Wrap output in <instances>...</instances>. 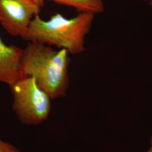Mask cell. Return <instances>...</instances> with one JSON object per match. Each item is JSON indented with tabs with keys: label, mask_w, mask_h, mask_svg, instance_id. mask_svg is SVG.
Listing matches in <instances>:
<instances>
[{
	"label": "cell",
	"mask_w": 152,
	"mask_h": 152,
	"mask_svg": "<svg viewBox=\"0 0 152 152\" xmlns=\"http://www.w3.org/2000/svg\"><path fill=\"white\" fill-rule=\"evenodd\" d=\"M68 51L55 50L38 42L23 49L21 68L24 77H32L52 100L65 96L69 85Z\"/></svg>",
	"instance_id": "1"
},
{
	"label": "cell",
	"mask_w": 152,
	"mask_h": 152,
	"mask_svg": "<svg viewBox=\"0 0 152 152\" xmlns=\"http://www.w3.org/2000/svg\"><path fill=\"white\" fill-rule=\"evenodd\" d=\"M95 15L80 12L68 19L56 13L44 20L38 14L33 18L22 38L29 42L56 46L71 54H79L85 50V38L92 27Z\"/></svg>",
	"instance_id": "2"
},
{
	"label": "cell",
	"mask_w": 152,
	"mask_h": 152,
	"mask_svg": "<svg viewBox=\"0 0 152 152\" xmlns=\"http://www.w3.org/2000/svg\"><path fill=\"white\" fill-rule=\"evenodd\" d=\"M13 102L12 109L24 125L37 126L48 119L51 99L32 77H24L9 86Z\"/></svg>",
	"instance_id": "3"
},
{
	"label": "cell",
	"mask_w": 152,
	"mask_h": 152,
	"mask_svg": "<svg viewBox=\"0 0 152 152\" xmlns=\"http://www.w3.org/2000/svg\"><path fill=\"white\" fill-rule=\"evenodd\" d=\"M40 11L33 0H0V23L9 34L23 38Z\"/></svg>",
	"instance_id": "4"
},
{
	"label": "cell",
	"mask_w": 152,
	"mask_h": 152,
	"mask_svg": "<svg viewBox=\"0 0 152 152\" xmlns=\"http://www.w3.org/2000/svg\"><path fill=\"white\" fill-rule=\"evenodd\" d=\"M23 49L7 45L0 37V82L9 86L24 76L21 68Z\"/></svg>",
	"instance_id": "5"
},
{
	"label": "cell",
	"mask_w": 152,
	"mask_h": 152,
	"mask_svg": "<svg viewBox=\"0 0 152 152\" xmlns=\"http://www.w3.org/2000/svg\"><path fill=\"white\" fill-rule=\"evenodd\" d=\"M55 2L75 8L80 12L91 13L94 15L104 10L103 0H50Z\"/></svg>",
	"instance_id": "6"
},
{
	"label": "cell",
	"mask_w": 152,
	"mask_h": 152,
	"mask_svg": "<svg viewBox=\"0 0 152 152\" xmlns=\"http://www.w3.org/2000/svg\"><path fill=\"white\" fill-rule=\"evenodd\" d=\"M0 152H21L20 151L11 143L4 141L0 137Z\"/></svg>",
	"instance_id": "7"
},
{
	"label": "cell",
	"mask_w": 152,
	"mask_h": 152,
	"mask_svg": "<svg viewBox=\"0 0 152 152\" xmlns=\"http://www.w3.org/2000/svg\"><path fill=\"white\" fill-rule=\"evenodd\" d=\"M37 5L40 7H42L44 5V3H45V0H33Z\"/></svg>",
	"instance_id": "8"
},
{
	"label": "cell",
	"mask_w": 152,
	"mask_h": 152,
	"mask_svg": "<svg viewBox=\"0 0 152 152\" xmlns=\"http://www.w3.org/2000/svg\"><path fill=\"white\" fill-rule=\"evenodd\" d=\"M147 152H152V136L151 139V141H150V147Z\"/></svg>",
	"instance_id": "9"
},
{
	"label": "cell",
	"mask_w": 152,
	"mask_h": 152,
	"mask_svg": "<svg viewBox=\"0 0 152 152\" xmlns=\"http://www.w3.org/2000/svg\"><path fill=\"white\" fill-rule=\"evenodd\" d=\"M149 5L152 7V0H149Z\"/></svg>",
	"instance_id": "10"
},
{
	"label": "cell",
	"mask_w": 152,
	"mask_h": 152,
	"mask_svg": "<svg viewBox=\"0 0 152 152\" xmlns=\"http://www.w3.org/2000/svg\"><path fill=\"white\" fill-rule=\"evenodd\" d=\"M141 1H149V0H141Z\"/></svg>",
	"instance_id": "11"
}]
</instances>
